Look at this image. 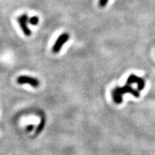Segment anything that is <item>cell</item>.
<instances>
[{
    "instance_id": "cell-1",
    "label": "cell",
    "mask_w": 155,
    "mask_h": 155,
    "mask_svg": "<svg viewBox=\"0 0 155 155\" xmlns=\"http://www.w3.org/2000/svg\"><path fill=\"white\" fill-rule=\"evenodd\" d=\"M132 93L134 96L135 97H139V90H136L131 87V84L126 83V85H125L123 87H116L113 90V92H112V96H113L114 101H115L116 103H119L122 101V96L124 93Z\"/></svg>"
},
{
    "instance_id": "cell-2",
    "label": "cell",
    "mask_w": 155,
    "mask_h": 155,
    "mask_svg": "<svg viewBox=\"0 0 155 155\" xmlns=\"http://www.w3.org/2000/svg\"><path fill=\"white\" fill-rule=\"evenodd\" d=\"M69 39H70V35L67 32L62 33V34L58 37V39L56 40V41H55V42L54 43V45L53 46V48H52L53 53H55V54L58 53L60 50H61L62 46H63L68 41Z\"/></svg>"
},
{
    "instance_id": "cell-3",
    "label": "cell",
    "mask_w": 155,
    "mask_h": 155,
    "mask_svg": "<svg viewBox=\"0 0 155 155\" xmlns=\"http://www.w3.org/2000/svg\"><path fill=\"white\" fill-rule=\"evenodd\" d=\"M28 20L29 17L26 14H22V15L18 17L17 18L18 23H19L20 27H21V29L27 37H29L32 34V32H31V30L29 29L28 26H27V23L28 22Z\"/></svg>"
},
{
    "instance_id": "cell-4",
    "label": "cell",
    "mask_w": 155,
    "mask_h": 155,
    "mask_svg": "<svg viewBox=\"0 0 155 155\" xmlns=\"http://www.w3.org/2000/svg\"><path fill=\"white\" fill-rule=\"evenodd\" d=\"M17 82L19 84H29L33 88H38L40 86V81L35 78H32L27 75H21L17 79Z\"/></svg>"
},
{
    "instance_id": "cell-5",
    "label": "cell",
    "mask_w": 155,
    "mask_h": 155,
    "mask_svg": "<svg viewBox=\"0 0 155 155\" xmlns=\"http://www.w3.org/2000/svg\"><path fill=\"white\" fill-rule=\"evenodd\" d=\"M126 83H128V84H136L138 86L139 90H141L144 88V86H145V82L143 79L133 74L129 75L128 79H127Z\"/></svg>"
},
{
    "instance_id": "cell-6",
    "label": "cell",
    "mask_w": 155,
    "mask_h": 155,
    "mask_svg": "<svg viewBox=\"0 0 155 155\" xmlns=\"http://www.w3.org/2000/svg\"><path fill=\"white\" fill-rule=\"evenodd\" d=\"M29 23L32 25H37L39 23V18L38 16H32L29 18Z\"/></svg>"
},
{
    "instance_id": "cell-7",
    "label": "cell",
    "mask_w": 155,
    "mask_h": 155,
    "mask_svg": "<svg viewBox=\"0 0 155 155\" xmlns=\"http://www.w3.org/2000/svg\"><path fill=\"white\" fill-rule=\"evenodd\" d=\"M108 0H99V6H100L101 7H106L107 3H108Z\"/></svg>"
},
{
    "instance_id": "cell-8",
    "label": "cell",
    "mask_w": 155,
    "mask_h": 155,
    "mask_svg": "<svg viewBox=\"0 0 155 155\" xmlns=\"http://www.w3.org/2000/svg\"><path fill=\"white\" fill-rule=\"evenodd\" d=\"M32 128H33V126H32V125H31V126H29V127H28V128H27V130H29V131L32 130Z\"/></svg>"
}]
</instances>
